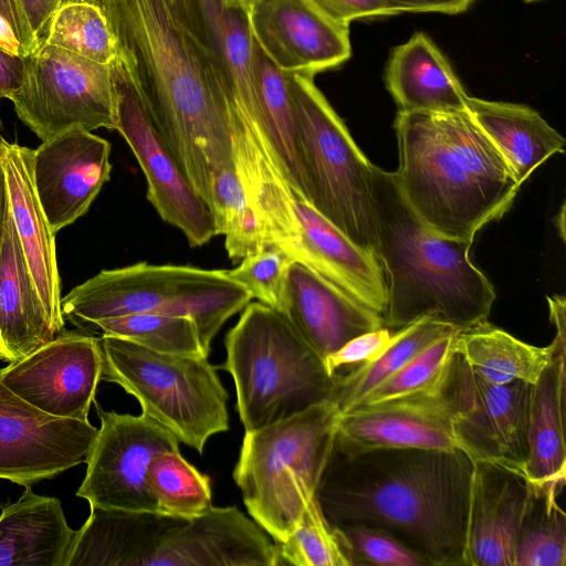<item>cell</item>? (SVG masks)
Here are the masks:
<instances>
[{
	"label": "cell",
	"mask_w": 566,
	"mask_h": 566,
	"mask_svg": "<svg viewBox=\"0 0 566 566\" xmlns=\"http://www.w3.org/2000/svg\"><path fill=\"white\" fill-rule=\"evenodd\" d=\"M9 99L18 117L42 140L74 128H116L112 63L44 42L25 56L23 83Z\"/></svg>",
	"instance_id": "cell-11"
},
{
	"label": "cell",
	"mask_w": 566,
	"mask_h": 566,
	"mask_svg": "<svg viewBox=\"0 0 566 566\" xmlns=\"http://www.w3.org/2000/svg\"><path fill=\"white\" fill-rule=\"evenodd\" d=\"M457 333L458 331L446 335L428 346L355 407L406 396L431 385L441 375L453 354Z\"/></svg>",
	"instance_id": "cell-39"
},
{
	"label": "cell",
	"mask_w": 566,
	"mask_h": 566,
	"mask_svg": "<svg viewBox=\"0 0 566 566\" xmlns=\"http://www.w3.org/2000/svg\"><path fill=\"white\" fill-rule=\"evenodd\" d=\"M340 412L333 399L245 431L233 479L253 521L280 543L294 530L334 451Z\"/></svg>",
	"instance_id": "cell-7"
},
{
	"label": "cell",
	"mask_w": 566,
	"mask_h": 566,
	"mask_svg": "<svg viewBox=\"0 0 566 566\" xmlns=\"http://www.w3.org/2000/svg\"><path fill=\"white\" fill-rule=\"evenodd\" d=\"M1 99V98H0ZM1 130H2V124H1V118H0V142L2 140V134H1Z\"/></svg>",
	"instance_id": "cell-49"
},
{
	"label": "cell",
	"mask_w": 566,
	"mask_h": 566,
	"mask_svg": "<svg viewBox=\"0 0 566 566\" xmlns=\"http://www.w3.org/2000/svg\"><path fill=\"white\" fill-rule=\"evenodd\" d=\"M112 66L117 96L115 129L143 170L147 199L164 221L182 232L190 247L208 243L217 235L209 205L192 187L156 129L117 57Z\"/></svg>",
	"instance_id": "cell-14"
},
{
	"label": "cell",
	"mask_w": 566,
	"mask_h": 566,
	"mask_svg": "<svg viewBox=\"0 0 566 566\" xmlns=\"http://www.w3.org/2000/svg\"><path fill=\"white\" fill-rule=\"evenodd\" d=\"M221 366L232 377L245 431L334 399L337 376L276 310L250 302L224 339Z\"/></svg>",
	"instance_id": "cell-6"
},
{
	"label": "cell",
	"mask_w": 566,
	"mask_h": 566,
	"mask_svg": "<svg viewBox=\"0 0 566 566\" xmlns=\"http://www.w3.org/2000/svg\"><path fill=\"white\" fill-rule=\"evenodd\" d=\"M560 492L531 483L530 500L516 546L515 566L566 565V515L557 501Z\"/></svg>",
	"instance_id": "cell-33"
},
{
	"label": "cell",
	"mask_w": 566,
	"mask_h": 566,
	"mask_svg": "<svg viewBox=\"0 0 566 566\" xmlns=\"http://www.w3.org/2000/svg\"><path fill=\"white\" fill-rule=\"evenodd\" d=\"M458 329L443 321L424 316L396 331L388 348L375 360L355 365L337 376L334 401L340 413L358 405L377 386L391 377L428 346Z\"/></svg>",
	"instance_id": "cell-31"
},
{
	"label": "cell",
	"mask_w": 566,
	"mask_h": 566,
	"mask_svg": "<svg viewBox=\"0 0 566 566\" xmlns=\"http://www.w3.org/2000/svg\"><path fill=\"white\" fill-rule=\"evenodd\" d=\"M472 388V370L453 352L428 387L340 413L335 450L356 454L381 448L458 449L452 421L469 406Z\"/></svg>",
	"instance_id": "cell-12"
},
{
	"label": "cell",
	"mask_w": 566,
	"mask_h": 566,
	"mask_svg": "<svg viewBox=\"0 0 566 566\" xmlns=\"http://www.w3.org/2000/svg\"><path fill=\"white\" fill-rule=\"evenodd\" d=\"M75 533L59 499L27 485L18 501L1 506L0 566H66Z\"/></svg>",
	"instance_id": "cell-27"
},
{
	"label": "cell",
	"mask_w": 566,
	"mask_h": 566,
	"mask_svg": "<svg viewBox=\"0 0 566 566\" xmlns=\"http://www.w3.org/2000/svg\"><path fill=\"white\" fill-rule=\"evenodd\" d=\"M102 379L135 397L142 412L202 453L229 430L228 394L208 356L166 354L101 335Z\"/></svg>",
	"instance_id": "cell-9"
},
{
	"label": "cell",
	"mask_w": 566,
	"mask_h": 566,
	"mask_svg": "<svg viewBox=\"0 0 566 566\" xmlns=\"http://www.w3.org/2000/svg\"><path fill=\"white\" fill-rule=\"evenodd\" d=\"M335 526L348 544L352 566H430L421 554L387 530L365 523Z\"/></svg>",
	"instance_id": "cell-40"
},
{
	"label": "cell",
	"mask_w": 566,
	"mask_h": 566,
	"mask_svg": "<svg viewBox=\"0 0 566 566\" xmlns=\"http://www.w3.org/2000/svg\"><path fill=\"white\" fill-rule=\"evenodd\" d=\"M277 311L323 359L349 339L385 327L380 315L295 261Z\"/></svg>",
	"instance_id": "cell-23"
},
{
	"label": "cell",
	"mask_w": 566,
	"mask_h": 566,
	"mask_svg": "<svg viewBox=\"0 0 566 566\" xmlns=\"http://www.w3.org/2000/svg\"><path fill=\"white\" fill-rule=\"evenodd\" d=\"M24 75L25 56L0 46V98H9L22 85Z\"/></svg>",
	"instance_id": "cell-44"
},
{
	"label": "cell",
	"mask_w": 566,
	"mask_h": 566,
	"mask_svg": "<svg viewBox=\"0 0 566 566\" xmlns=\"http://www.w3.org/2000/svg\"><path fill=\"white\" fill-rule=\"evenodd\" d=\"M253 71L264 127L285 177L295 195L310 202V192L297 145L289 73L277 67L253 42Z\"/></svg>",
	"instance_id": "cell-30"
},
{
	"label": "cell",
	"mask_w": 566,
	"mask_h": 566,
	"mask_svg": "<svg viewBox=\"0 0 566 566\" xmlns=\"http://www.w3.org/2000/svg\"><path fill=\"white\" fill-rule=\"evenodd\" d=\"M399 14L401 12H440L458 14L465 11L473 0H386Z\"/></svg>",
	"instance_id": "cell-45"
},
{
	"label": "cell",
	"mask_w": 566,
	"mask_h": 566,
	"mask_svg": "<svg viewBox=\"0 0 566 566\" xmlns=\"http://www.w3.org/2000/svg\"><path fill=\"white\" fill-rule=\"evenodd\" d=\"M332 20L349 27L353 20L398 14L386 0H310Z\"/></svg>",
	"instance_id": "cell-42"
},
{
	"label": "cell",
	"mask_w": 566,
	"mask_h": 566,
	"mask_svg": "<svg viewBox=\"0 0 566 566\" xmlns=\"http://www.w3.org/2000/svg\"><path fill=\"white\" fill-rule=\"evenodd\" d=\"M102 370L99 338L62 331L29 356L0 369V379L48 415L88 421Z\"/></svg>",
	"instance_id": "cell-15"
},
{
	"label": "cell",
	"mask_w": 566,
	"mask_h": 566,
	"mask_svg": "<svg viewBox=\"0 0 566 566\" xmlns=\"http://www.w3.org/2000/svg\"><path fill=\"white\" fill-rule=\"evenodd\" d=\"M8 203H9V199H8L6 176H4V171H3L1 160H0V245H1L3 224H4V218H6Z\"/></svg>",
	"instance_id": "cell-47"
},
{
	"label": "cell",
	"mask_w": 566,
	"mask_h": 566,
	"mask_svg": "<svg viewBox=\"0 0 566 566\" xmlns=\"http://www.w3.org/2000/svg\"><path fill=\"white\" fill-rule=\"evenodd\" d=\"M147 478L157 513L192 518L212 506L210 478L189 463L179 450L156 454L149 462Z\"/></svg>",
	"instance_id": "cell-34"
},
{
	"label": "cell",
	"mask_w": 566,
	"mask_h": 566,
	"mask_svg": "<svg viewBox=\"0 0 566 566\" xmlns=\"http://www.w3.org/2000/svg\"><path fill=\"white\" fill-rule=\"evenodd\" d=\"M66 566H277V555L235 506L192 518L91 506Z\"/></svg>",
	"instance_id": "cell-5"
},
{
	"label": "cell",
	"mask_w": 566,
	"mask_h": 566,
	"mask_svg": "<svg viewBox=\"0 0 566 566\" xmlns=\"http://www.w3.org/2000/svg\"><path fill=\"white\" fill-rule=\"evenodd\" d=\"M296 233L287 254L385 321L387 281L379 259L356 244L310 202L293 205Z\"/></svg>",
	"instance_id": "cell-20"
},
{
	"label": "cell",
	"mask_w": 566,
	"mask_h": 566,
	"mask_svg": "<svg viewBox=\"0 0 566 566\" xmlns=\"http://www.w3.org/2000/svg\"><path fill=\"white\" fill-rule=\"evenodd\" d=\"M395 180L417 216L446 238L473 242L500 220L521 188L468 111L398 112Z\"/></svg>",
	"instance_id": "cell-3"
},
{
	"label": "cell",
	"mask_w": 566,
	"mask_h": 566,
	"mask_svg": "<svg viewBox=\"0 0 566 566\" xmlns=\"http://www.w3.org/2000/svg\"><path fill=\"white\" fill-rule=\"evenodd\" d=\"M371 198L379 259L387 281L385 327L424 316L461 331L486 321L496 297L470 256L471 241L431 230L410 208L394 174L371 164Z\"/></svg>",
	"instance_id": "cell-4"
},
{
	"label": "cell",
	"mask_w": 566,
	"mask_h": 566,
	"mask_svg": "<svg viewBox=\"0 0 566 566\" xmlns=\"http://www.w3.org/2000/svg\"><path fill=\"white\" fill-rule=\"evenodd\" d=\"M555 344L545 347L524 343L486 321L458 331L453 352L474 375L496 385L516 380L534 384L548 365Z\"/></svg>",
	"instance_id": "cell-29"
},
{
	"label": "cell",
	"mask_w": 566,
	"mask_h": 566,
	"mask_svg": "<svg viewBox=\"0 0 566 566\" xmlns=\"http://www.w3.org/2000/svg\"><path fill=\"white\" fill-rule=\"evenodd\" d=\"M531 494L526 475L474 462L465 566H515V553Z\"/></svg>",
	"instance_id": "cell-21"
},
{
	"label": "cell",
	"mask_w": 566,
	"mask_h": 566,
	"mask_svg": "<svg viewBox=\"0 0 566 566\" xmlns=\"http://www.w3.org/2000/svg\"><path fill=\"white\" fill-rule=\"evenodd\" d=\"M277 566H352L348 544L315 496L285 541L274 543Z\"/></svg>",
	"instance_id": "cell-37"
},
{
	"label": "cell",
	"mask_w": 566,
	"mask_h": 566,
	"mask_svg": "<svg viewBox=\"0 0 566 566\" xmlns=\"http://www.w3.org/2000/svg\"><path fill=\"white\" fill-rule=\"evenodd\" d=\"M549 319L555 326L553 356L531 384L526 474L535 486L563 491L566 480V300L547 296Z\"/></svg>",
	"instance_id": "cell-22"
},
{
	"label": "cell",
	"mask_w": 566,
	"mask_h": 566,
	"mask_svg": "<svg viewBox=\"0 0 566 566\" xmlns=\"http://www.w3.org/2000/svg\"><path fill=\"white\" fill-rule=\"evenodd\" d=\"M241 260L234 269L224 270L227 275L241 284L252 298L277 311L294 260L274 243H266Z\"/></svg>",
	"instance_id": "cell-38"
},
{
	"label": "cell",
	"mask_w": 566,
	"mask_h": 566,
	"mask_svg": "<svg viewBox=\"0 0 566 566\" xmlns=\"http://www.w3.org/2000/svg\"><path fill=\"white\" fill-rule=\"evenodd\" d=\"M522 1H524V2H534L536 0H522Z\"/></svg>",
	"instance_id": "cell-50"
},
{
	"label": "cell",
	"mask_w": 566,
	"mask_h": 566,
	"mask_svg": "<svg viewBox=\"0 0 566 566\" xmlns=\"http://www.w3.org/2000/svg\"><path fill=\"white\" fill-rule=\"evenodd\" d=\"M55 336L8 203L0 245V359L18 361Z\"/></svg>",
	"instance_id": "cell-25"
},
{
	"label": "cell",
	"mask_w": 566,
	"mask_h": 566,
	"mask_svg": "<svg viewBox=\"0 0 566 566\" xmlns=\"http://www.w3.org/2000/svg\"><path fill=\"white\" fill-rule=\"evenodd\" d=\"M85 333L122 337L159 353L209 357L188 316L134 313L96 321Z\"/></svg>",
	"instance_id": "cell-36"
},
{
	"label": "cell",
	"mask_w": 566,
	"mask_h": 566,
	"mask_svg": "<svg viewBox=\"0 0 566 566\" xmlns=\"http://www.w3.org/2000/svg\"><path fill=\"white\" fill-rule=\"evenodd\" d=\"M467 109L503 156L520 186L548 158L565 151L564 137L526 105L469 96Z\"/></svg>",
	"instance_id": "cell-28"
},
{
	"label": "cell",
	"mask_w": 566,
	"mask_h": 566,
	"mask_svg": "<svg viewBox=\"0 0 566 566\" xmlns=\"http://www.w3.org/2000/svg\"><path fill=\"white\" fill-rule=\"evenodd\" d=\"M385 78L398 112L468 111L469 95L446 56L422 32L415 33L392 50Z\"/></svg>",
	"instance_id": "cell-26"
},
{
	"label": "cell",
	"mask_w": 566,
	"mask_h": 566,
	"mask_svg": "<svg viewBox=\"0 0 566 566\" xmlns=\"http://www.w3.org/2000/svg\"><path fill=\"white\" fill-rule=\"evenodd\" d=\"M396 331L380 327L349 339L324 358L327 371L336 375V371L344 366H355L377 359L394 342Z\"/></svg>",
	"instance_id": "cell-41"
},
{
	"label": "cell",
	"mask_w": 566,
	"mask_h": 566,
	"mask_svg": "<svg viewBox=\"0 0 566 566\" xmlns=\"http://www.w3.org/2000/svg\"><path fill=\"white\" fill-rule=\"evenodd\" d=\"M63 0H19L29 27L41 42L49 21Z\"/></svg>",
	"instance_id": "cell-46"
},
{
	"label": "cell",
	"mask_w": 566,
	"mask_h": 566,
	"mask_svg": "<svg viewBox=\"0 0 566 566\" xmlns=\"http://www.w3.org/2000/svg\"><path fill=\"white\" fill-rule=\"evenodd\" d=\"M41 42L102 64H111L117 57L107 19L93 0H63Z\"/></svg>",
	"instance_id": "cell-35"
},
{
	"label": "cell",
	"mask_w": 566,
	"mask_h": 566,
	"mask_svg": "<svg viewBox=\"0 0 566 566\" xmlns=\"http://www.w3.org/2000/svg\"><path fill=\"white\" fill-rule=\"evenodd\" d=\"M101 427L86 457V473L76 495L90 506L129 512H156L147 470L163 451L179 450L174 433L142 413L105 411L97 402Z\"/></svg>",
	"instance_id": "cell-13"
},
{
	"label": "cell",
	"mask_w": 566,
	"mask_h": 566,
	"mask_svg": "<svg viewBox=\"0 0 566 566\" xmlns=\"http://www.w3.org/2000/svg\"><path fill=\"white\" fill-rule=\"evenodd\" d=\"M33 150L2 138L0 160L9 208L30 273L56 335L63 331L55 233L39 201L32 178Z\"/></svg>",
	"instance_id": "cell-24"
},
{
	"label": "cell",
	"mask_w": 566,
	"mask_h": 566,
	"mask_svg": "<svg viewBox=\"0 0 566 566\" xmlns=\"http://www.w3.org/2000/svg\"><path fill=\"white\" fill-rule=\"evenodd\" d=\"M248 7L252 3L253 0H242Z\"/></svg>",
	"instance_id": "cell-48"
},
{
	"label": "cell",
	"mask_w": 566,
	"mask_h": 566,
	"mask_svg": "<svg viewBox=\"0 0 566 566\" xmlns=\"http://www.w3.org/2000/svg\"><path fill=\"white\" fill-rule=\"evenodd\" d=\"M97 428L31 406L0 379V479L31 485L86 461Z\"/></svg>",
	"instance_id": "cell-16"
},
{
	"label": "cell",
	"mask_w": 566,
	"mask_h": 566,
	"mask_svg": "<svg viewBox=\"0 0 566 566\" xmlns=\"http://www.w3.org/2000/svg\"><path fill=\"white\" fill-rule=\"evenodd\" d=\"M251 300L224 270L139 262L101 271L61 298V310L83 333L96 321L134 313L188 316L209 355L222 325Z\"/></svg>",
	"instance_id": "cell-8"
},
{
	"label": "cell",
	"mask_w": 566,
	"mask_h": 566,
	"mask_svg": "<svg viewBox=\"0 0 566 566\" xmlns=\"http://www.w3.org/2000/svg\"><path fill=\"white\" fill-rule=\"evenodd\" d=\"M210 209L216 233L224 237V247L230 259H243L266 244L265 235L237 175L233 160L214 171Z\"/></svg>",
	"instance_id": "cell-32"
},
{
	"label": "cell",
	"mask_w": 566,
	"mask_h": 566,
	"mask_svg": "<svg viewBox=\"0 0 566 566\" xmlns=\"http://www.w3.org/2000/svg\"><path fill=\"white\" fill-rule=\"evenodd\" d=\"M474 462L460 449L335 450L316 496L329 523L381 527L430 566H465Z\"/></svg>",
	"instance_id": "cell-2"
},
{
	"label": "cell",
	"mask_w": 566,
	"mask_h": 566,
	"mask_svg": "<svg viewBox=\"0 0 566 566\" xmlns=\"http://www.w3.org/2000/svg\"><path fill=\"white\" fill-rule=\"evenodd\" d=\"M531 384H490L473 374L469 406L452 421L458 449L473 462L496 464L526 474ZM528 479V478H527Z\"/></svg>",
	"instance_id": "cell-19"
},
{
	"label": "cell",
	"mask_w": 566,
	"mask_h": 566,
	"mask_svg": "<svg viewBox=\"0 0 566 566\" xmlns=\"http://www.w3.org/2000/svg\"><path fill=\"white\" fill-rule=\"evenodd\" d=\"M109 155L106 139L78 128L43 140L33 150V184L54 233L87 212L109 180Z\"/></svg>",
	"instance_id": "cell-18"
},
{
	"label": "cell",
	"mask_w": 566,
	"mask_h": 566,
	"mask_svg": "<svg viewBox=\"0 0 566 566\" xmlns=\"http://www.w3.org/2000/svg\"><path fill=\"white\" fill-rule=\"evenodd\" d=\"M289 88L310 203L356 244L375 254L371 163L316 87L313 75L289 73Z\"/></svg>",
	"instance_id": "cell-10"
},
{
	"label": "cell",
	"mask_w": 566,
	"mask_h": 566,
	"mask_svg": "<svg viewBox=\"0 0 566 566\" xmlns=\"http://www.w3.org/2000/svg\"><path fill=\"white\" fill-rule=\"evenodd\" d=\"M156 129L202 199L211 205L214 171L232 160L214 71L172 0H93Z\"/></svg>",
	"instance_id": "cell-1"
},
{
	"label": "cell",
	"mask_w": 566,
	"mask_h": 566,
	"mask_svg": "<svg viewBox=\"0 0 566 566\" xmlns=\"http://www.w3.org/2000/svg\"><path fill=\"white\" fill-rule=\"evenodd\" d=\"M0 15L8 21L13 29L24 56L35 51L41 42L31 31L19 0H0Z\"/></svg>",
	"instance_id": "cell-43"
},
{
	"label": "cell",
	"mask_w": 566,
	"mask_h": 566,
	"mask_svg": "<svg viewBox=\"0 0 566 566\" xmlns=\"http://www.w3.org/2000/svg\"><path fill=\"white\" fill-rule=\"evenodd\" d=\"M249 15L254 40L286 73L314 76L352 54L348 27L310 0H253Z\"/></svg>",
	"instance_id": "cell-17"
}]
</instances>
